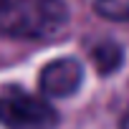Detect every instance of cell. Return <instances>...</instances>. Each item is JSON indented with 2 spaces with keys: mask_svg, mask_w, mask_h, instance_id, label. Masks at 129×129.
Returning <instances> with one entry per match:
<instances>
[{
  "mask_svg": "<svg viewBox=\"0 0 129 129\" xmlns=\"http://www.w3.org/2000/svg\"><path fill=\"white\" fill-rule=\"evenodd\" d=\"M69 23L63 0H0V33L8 38H53Z\"/></svg>",
  "mask_w": 129,
  "mask_h": 129,
  "instance_id": "6da1fadb",
  "label": "cell"
},
{
  "mask_svg": "<svg viewBox=\"0 0 129 129\" xmlns=\"http://www.w3.org/2000/svg\"><path fill=\"white\" fill-rule=\"evenodd\" d=\"M121 61H124V53L116 43L106 41V43H99L94 48V63H96V69L101 74H111L121 66Z\"/></svg>",
  "mask_w": 129,
  "mask_h": 129,
  "instance_id": "277c9868",
  "label": "cell"
},
{
  "mask_svg": "<svg viewBox=\"0 0 129 129\" xmlns=\"http://www.w3.org/2000/svg\"><path fill=\"white\" fill-rule=\"evenodd\" d=\"M84 81V66L76 58H56L41 71V91L53 99H63L79 91Z\"/></svg>",
  "mask_w": 129,
  "mask_h": 129,
  "instance_id": "3957f363",
  "label": "cell"
},
{
  "mask_svg": "<svg viewBox=\"0 0 129 129\" xmlns=\"http://www.w3.org/2000/svg\"><path fill=\"white\" fill-rule=\"evenodd\" d=\"M96 13L109 20H129V0H96Z\"/></svg>",
  "mask_w": 129,
  "mask_h": 129,
  "instance_id": "5b68a950",
  "label": "cell"
},
{
  "mask_svg": "<svg viewBox=\"0 0 129 129\" xmlns=\"http://www.w3.org/2000/svg\"><path fill=\"white\" fill-rule=\"evenodd\" d=\"M121 129H129V114H126V116L121 119Z\"/></svg>",
  "mask_w": 129,
  "mask_h": 129,
  "instance_id": "8992f818",
  "label": "cell"
},
{
  "mask_svg": "<svg viewBox=\"0 0 129 129\" xmlns=\"http://www.w3.org/2000/svg\"><path fill=\"white\" fill-rule=\"evenodd\" d=\"M0 124L5 129H56L58 114L46 99L8 86L0 91Z\"/></svg>",
  "mask_w": 129,
  "mask_h": 129,
  "instance_id": "7a4b0ae2",
  "label": "cell"
}]
</instances>
